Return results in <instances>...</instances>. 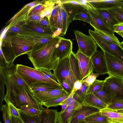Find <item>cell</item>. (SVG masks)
<instances>
[{
  "instance_id": "9a60e30c",
  "label": "cell",
  "mask_w": 123,
  "mask_h": 123,
  "mask_svg": "<svg viewBox=\"0 0 123 123\" xmlns=\"http://www.w3.org/2000/svg\"><path fill=\"white\" fill-rule=\"evenodd\" d=\"M21 26L27 31H33L53 36L54 32L50 29L43 26L40 23L26 18L21 23Z\"/></svg>"
},
{
  "instance_id": "9c48e42d",
  "label": "cell",
  "mask_w": 123,
  "mask_h": 123,
  "mask_svg": "<svg viewBox=\"0 0 123 123\" xmlns=\"http://www.w3.org/2000/svg\"><path fill=\"white\" fill-rule=\"evenodd\" d=\"M110 75L123 77V61L107 53L104 51Z\"/></svg>"
},
{
  "instance_id": "cb8c5ba5",
  "label": "cell",
  "mask_w": 123,
  "mask_h": 123,
  "mask_svg": "<svg viewBox=\"0 0 123 123\" xmlns=\"http://www.w3.org/2000/svg\"><path fill=\"white\" fill-rule=\"evenodd\" d=\"M82 105L93 107L100 110L106 108L107 106L92 93L86 94Z\"/></svg>"
},
{
  "instance_id": "ab89813d",
  "label": "cell",
  "mask_w": 123,
  "mask_h": 123,
  "mask_svg": "<svg viewBox=\"0 0 123 123\" xmlns=\"http://www.w3.org/2000/svg\"><path fill=\"white\" fill-rule=\"evenodd\" d=\"M19 112L21 118L25 123H41L40 116L36 117H31Z\"/></svg>"
},
{
  "instance_id": "5b68a950",
  "label": "cell",
  "mask_w": 123,
  "mask_h": 123,
  "mask_svg": "<svg viewBox=\"0 0 123 123\" xmlns=\"http://www.w3.org/2000/svg\"><path fill=\"white\" fill-rule=\"evenodd\" d=\"M104 84L112 99H123V77L109 75L105 79Z\"/></svg>"
},
{
  "instance_id": "603a6c76",
  "label": "cell",
  "mask_w": 123,
  "mask_h": 123,
  "mask_svg": "<svg viewBox=\"0 0 123 123\" xmlns=\"http://www.w3.org/2000/svg\"><path fill=\"white\" fill-rule=\"evenodd\" d=\"M100 114L107 117V121L109 123H123V114L116 110L107 108L100 110Z\"/></svg>"
},
{
  "instance_id": "6da1fadb",
  "label": "cell",
  "mask_w": 123,
  "mask_h": 123,
  "mask_svg": "<svg viewBox=\"0 0 123 123\" xmlns=\"http://www.w3.org/2000/svg\"><path fill=\"white\" fill-rule=\"evenodd\" d=\"M62 37L47 43L34 45L31 51L27 54L34 68L54 70L59 60L56 56V49Z\"/></svg>"
},
{
  "instance_id": "74e56055",
  "label": "cell",
  "mask_w": 123,
  "mask_h": 123,
  "mask_svg": "<svg viewBox=\"0 0 123 123\" xmlns=\"http://www.w3.org/2000/svg\"><path fill=\"white\" fill-rule=\"evenodd\" d=\"M82 20L90 24L91 23V19L88 9L85 8L81 12L75 16L74 20Z\"/></svg>"
},
{
  "instance_id": "ffe728a7",
  "label": "cell",
  "mask_w": 123,
  "mask_h": 123,
  "mask_svg": "<svg viewBox=\"0 0 123 123\" xmlns=\"http://www.w3.org/2000/svg\"><path fill=\"white\" fill-rule=\"evenodd\" d=\"M123 0H87L90 5L95 9H107L121 6Z\"/></svg>"
},
{
  "instance_id": "f1b7e54d",
  "label": "cell",
  "mask_w": 123,
  "mask_h": 123,
  "mask_svg": "<svg viewBox=\"0 0 123 123\" xmlns=\"http://www.w3.org/2000/svg\"><path fill=\"white\" fill-rule=\"evenodd\" d=\"M58 0H46L40 1L38 4L33 7L29 12L27 17L34 14L41 12L45 8L54 3H57Z\"/></svg>"
},
{
  "instance_id": "b9f144b4",
  "label": "cell",
  "mask_w": 123,
  "mask_h": 123,
  "mask_svg": "<svg viewBox=\"0 0 123 123\" xmlns=\"http://www.w3.org/2000/svg\"><path fill=\"white\" fill-rule=\"evenodd\" d=\"M7 104L9 114L12 116L19 118H21L18 109L11 103L9 102L6 103Z\"/></svg>"
},
{
  "instance_id": "003e7915",
  "label": "cell",
  "mask_w": 123,
  "mask_h": 123,
  "mask_svg": "<svg viewBox=\"0 0 123 123\" xmlns=\"http://www.w3.org/2000/svg\"><path fill=\"white\" fill-rule=\"evenodd\" d=\"M0 123H2L1 122H0Z\"/></svg>"
},
{
  "instance_id": "7a4b0ae2",
  "label": "cell",
  "mask_w": 123,
  "mask_h": 123,
  "mask_svg": "<svg viewBox=\"0 0 123 123\" xmlns=\"http://www.w3.org/2000/svg\"><path fill=\"white\" fill-rule=\"evenodd\" d=\"M16 72L29 87L32 84L38 82H44L57 86L60 85L39 70L22 64L16 65Z\"/></svg>"
},
{
  "instance_id": "e0dca14e",
  "label": "cell",
  "mask_w": 123,
  "mask_h": 123,
  "mask_svg": "<svg viewBox=\"0 0 123 123\" xmlns=\"http://www.w3.org/2000/svg\"><path fill=\"white\" fill-rule=\"evenodd\" d=\"M88 9L91 19L90 24L95 29L110 35H114V32L106 25L100 16L94 11Z\"/></svg>"
},
{
  "instance_id": "52a82bcc",
  "label": "cell",
  "mask_w": 123,
  "mask_h": 123,
  "mask_svg": "<svg viewBox=\"0 0 123 123\" xmlns=\"http://www.w3.org/2000/svg\"><path fill=\"white\" fill-rule=\"evenodd\" d=\"M10 35L11 44L16 58L21 55L27 54L31 51L35 45L30 40L13 33Z\"/></svg>"
},
{
  "instance_id": "1f68e13d",
  "label": "cell",
  "mask_w": 123,
  "mask_h": 123,
  "mask_svg": "<svg viewBox=\"0 0 123 123\" xmlns=\"http://www.w3.org/2000/svg\"><path fill=\"white\" fill-rule=\"evenodd\" d=\"M18 111L25 114L31 117H37L42 113L43 110L35 109L28 105H25L20 107Z\"/></svg>"
},
{
  "instance_id": "4dcf8cb0",
  "label": "cell",
  "mask_w": 123,
  "mask_h": 123,
  "mask_svg": "<svg viewBox=\"0 0 123 123\" xmlns=\"http://www.w3.org/2000/svg\"><path fill=\"white\" fill-rule=\"evenodd\" d=\"M61 0L56 4L53 7L49 21L52 29L54 32L57 29V19L60 4Z\"/></svg>"
},
{
  "instance_id": "c3c4849f",
  "label": "cell",
  "mask_w": 123,
  "mask_h": 123,
  "mask_svg": "<svg viewBox=\"0 0 123 123\" xmlns=\"http://www.w3.org/2000/svg\"><path fill=\"white\" fill-rule=\"evenodd\" d=\"M26 18L34 21L40 23L42 19L41 15V12L30 16Z\"/></svg>"
},
{
  "instance_id": "60d3db41",
  "label": "cell",
  "mask_w": 123,
  "mask_h": 123,
  "mask_svg": "<svg viewBox=\"0 0 123 123\" xmlns=\"http://www.w3.org/2000/svg\"><path fill=\"white\" fill-rule=\"evenodd\" d=\"M99 74L97 73H92L82 81V83L87 86L92 85L95 81Z\"/></svg>"
},
{
  "instance_id": "2e32d148",
  "label": "cell",
  "mask_w": 123,
  "mask_h": 123,
  "mask_svg": "<svg viewBox=\"0 0 123 123\" xmlns=\"http://www.w3.org/2000/svg\"><path fill=\"white\" fill-rule=\"evenodd\" d=\"M61 1L68 13L70 23L74 20L75 16L85 8L76 0H61Z\"/></svg>"
},
{
  "instance_id": "d6a6232c",
  "label": "cell",
  "mask_w": 123,
  "mask_h": 123,
  "mask_svg": "<svg viewBox=\"0 0 123 123\" xmlns=\"http://www.w3.org/2000/svg\"><path fill=\"white\" fill-rule=\"evenodd\" d=\"M63 21L62 28L60 36H64L66 32L68 26L70 23L68 15L62 4H60Z\"/></svg>"
},
{
  "instance_id": "bcb514c9",
  "label": "cell",
  "mask_w": 123,
  "mask_h": 123,
  "mask_svg": "<svg viewBox=\"0 0 123 123\" xmlns=\"http://www.w3.org/2000/svg\"><path fill=\"white\" fill-rule=\"evenodd\" d=\"M56 4H53L41 12V15L42 18L45 17H46L49 20L53 8Z\"/></svg>"
},
{
  "instance_id": "ac0fdd59",
  "label": "cell",
  "mask_w": 123,
  "mask_h": 123,
  "mask_svg": "<svg viewBox=\"0 0 123 123\" xmlns=\"http://www.w3.org/2000/svg\"><path fill=\"white\" fill-rule=\"evenodd\" d=\"M81 105L74 99L71 104L63 111L58 112L57 123H70L74 111Z\"/></svg>"
},
{
  "instance_id": "db71d44e",
  "label": "cell",
  "mask_w": 123,
  "mask_h": 123,
  "mask_svg": "<svg viewBox=\"0 0 123 123\" xmlns=\"http://www.w3.org/2000/svg\"><path fill=\"white\" fill-rule=\"evenodd\" d=\"M114 28V32L117 33L118 32L123 31V23H119L115 25Z\"/></svg>"
},
{
  "instance_id": "3957f363",
  "label": "cell",
  "mask_w": 123,
  "mask_h": 123,
  "mask_svg": "<svg viewBox=\"0 0 123 123\" xmlns=\"http://www.w3.org/2000/svg\"><path fill=\"white\" fill-rule=\"evenodd\" d=\"M53 73L58 83L65 81L67 83L72 90L74 83L78 80L71 69L69 55L59 61Z\"/></svg>"
},
{
  "instance_id": "be15d7a7",
  "label": "cell",
  "mask_w": 123,
  "mask_h": 123,
  "mask_svg": "<svg viewBox=\"0 0 123 123\" xmlns=\"http://www.w3.org/2000/svg\"><path fill=\"white\" fill-rule=\"evenodd\" d=\"M120 46L123 49V41L120 42Z\"/></svg>"
},
{
  "instance_id": "6f0895ef",
  "label": "cell",
  "mask_w": 123,
  "mask_h": 123,
  "mask_svg": "<svg viewBox=\"0 0 123 123\" xmlns=\"http://www.w3.org/2000/svg\"><path fill=\"white\" fill-rule=\"evenodd\" d=\"M74 99L76 102L81 105H82L83 101L75 93H74L73 96Z\"/></svg>"
},
{
  "instance_id": "ba28073f",
  "label": "cell",
  "mask_w": 123,
  "mask_h": 123,
  "mask_svg": "<svg viewBox=\"0 0 123 123\" xmlns=\"http://www.w3.org/2000/svg\"><path fill=\"white\" fill-rule=\"evenodd\" d=\"M91 36L97 46L103 51L106 52L123 61V49L120 45L103 40L93 36Z\"/></svg>"
},
{
  "instance_id": "5bb4252c",
  "label": "cell",
  "mask_w": 123,
  "mask_h": 123,
  "mask_svg": "<svg viewBox=\"0 0 123 123\" xmlns=\"http://www.w3.org/2000/svg\"><path fill=\"white\" fill-rule=\"evenodd\" d=\"M99 111V109L93 107L82 105L75 111L70 123H77L83 120L87 117Z\"/></svg>"
},
{
  "instance_id": "7c38bea8",
  "label": "cell",
  "mask_w": 123,
  "mask_h": 123,
  "mask_svg": "<svg viewBox=\"0 0 123 123\" xmlns=\"http://www.w3.org/2000/svg\"><path fill=\"white\" fill-rule=\"evenodd\" d=\"M93 71L99 75L108 74V70L104 51H97L91 57Z\"/></svg>"
},
{
  "instance_id": "44dd1931",
  "label": "cell",
  "mask_w": 123,
  "mask_h": 123,
  "mask_svg": "<svg viewBox=\"0 0 123 123\" xmlns=\"http://www.w3.org/2000/svg\"><path fill=\"white\" fill-rule=\"evenodd\" d=\"M101 17L106 26L114 32V26L119 23L107 9L93 10Z\"/></svg>"
},
{
  "instance_id": "f5cc1de1",
  "label": "cell",
  "mask_w": 123,
  "mask_h": 123,
  "mask_svg": "<svg viewBox=\"0 0 123 123\" xmlns=\"http://www.w3.org/2000/svg\"><path fill=\"white\" fill-rule=\"evenodd\" d=\"M41 71L44 73L46 76L55 81H56L53 74L50 70H47L44 69L39 70Z\"/></svg>"
},
{
  "instance_id": "d6986e66",
  "label": "cell",
  "mask_w": 123,
  "mask_h": 123,
  "mask_svg": "<svg viewBox=\"0 0 123 123\" xmlns=\"http://www.w3.org/2000/svg\"><path fill=\"white\" fill-rule=\"evenodd\" d=\"M73 43L70 39L62 38L56 49V56L60 60L69 55L72 51Z\"/></svg>"
},
{
  "instance_id": "83f0119b",
  "label": "cell",
  "mask_w": 123,
  "mask_h": 123,
  "mask_svg": "<svg viewBox=\"0 0 123 123\" xmlns=\"http://www.w3.org/2000/svg\"><path fill=\"white\" fill-rule=\"evenodd\" d=\"M69 57L71 67L74 75L78 80L82 81L83 80L76 54L72 51L69 55Z\"/></svg>"
},
{
  "instance_id": "8fae6325",
  "label": "cell",
  "mask_w": 123,
  "mask_h": 123,
  "mask_svg": "<svg viewBox=\"0 0 123 123\" xmlns=\"http://www.w3.org/2000/svg\"><path fill=\"white\" fill-rule=\"evenodd\" d=\"M33 93L40 104L51 99L61 97L69 94L63 89H55L44 91L33 92Z\"/></svg>"
},
{
  "instance_id": "d4e9b609",
  "label": "cell",
  "mask_w": 123,
  "mask_h": 123,
  "mask_svg": "<svg viewBox=\"0 0 123 123\" xmlns=\"http://www.w3.org/2000/svg\"><path fill=\"white\" fill-rule=\"evenodd\" d=\"M58 112L56 109L45 108L40 115L41 123H57Z\"/></svg>"
},
{
  "instance_id": "03108f58",
  "label": "cell",
  "mask_w": 123,
  "mask_h": 123,
  "mask_svg": "<svg viewBox=\"0 0 123 123\" xmlns=\"http://www.w3.org/2000/svg\"><path fill=\"white\" fill-rule=\"evenodd\" d=\"M121 111H123V110H121Z\"/></svg>"
},
{
  "instance_id": "11a10c76",
  "label": "cell",
  "mask_w": 123,
  "mask_h": 123,
  "mask_svg": "<svg viewBox=\"0 0 123 123\" xmlns=\"http://www.w3.org/2000/svg\"><path fill=\"white\" fill-rule=\"evenodd\" d=\"M74 100L73 96L71 92L69 94L68 97L60 104L67 103L68 105L71 104Z\"/></svg>"
},
{
  "instance_id": "6125c7cd",
  "label": "cell",
  "mask_w": 123,
  "mask_h": 123,
  "mask_svg": "<svg viewBox=\"0 0 123 123\" xmlns=\"http://www.w3.org/2000/svg\"><path fill=\"white\" fill-rule=\"evenodd\" d=\"M117 33L120 35L123 38V31L118 32Z\"/></svg>"
},
{
  "instance_id": "4316f807",
  "label": "cell",
  "mask_w": 123,
  "mask_h": 123,
  "mask_svg": "<svg viewBox=\"0 0 123 123\" xmlns=\"http://www.w3.org/2000/svg\"><path fill=\"white\" fill-rule=\"evenodd\" d=\"M33 92L44 91L55 89H63L61 85L57 86L44 82H38L32 84L29 86Z\"/></svg>"
},
{
  "instance_id": "ee69618b",
  "label": "cell",
  "mask_w": 123,
  "mask_h": 123,
  "mask_svg": "<svg viewBox=\"0 0 123 123\" xmlns=\"http://www.w3.org/2000/svg\"><path fill=\"white\" fill-rule=\"evenodd\" d=\"M0 110L3 113L2 118L4 123H10L9 116V111L7 104L2 105Z\"/></svg>"
},
{
  "instance_id": "836d02e7",
  "label": "cell",
  "mask_w": 123,
  "mask_h": 123,
  "mask_svg": "<svg viewBox=\"0 0 123 123\" xmlns=\"http://www.w3.org/2000/svg\"><path fill=\"white\" fill-rule=\"evenodd\" d=\"M107 118V117L101 115L99 111L87 117L84 120L87 122L108 123Z\"/></svg>"
},
{
  "instance_id": "816d5d0a",
  "label": "cell",
  "mask_w": 123,
  "mask_h": 123,
  "mask_svg": "<svg viewBox=\"0 0 123 123\" xmlns=\"http://www.w3.org/2000/svg\"><path fill=\"white\" fill-rule=\"evenodd\" d=\"M9 116L10 123H25L22 118H19L14 117L10 115L9 113Z\"/></svg>"
},
{
  "instance_id": "e7e4bbea",
  "label": "cell",
  "mask_w": 123,
  "mask_h": 123,
  "mask_svg": "<svg viewBox=\"0 0 123 123\" xmlns=\"http://www.w3.org/2000/svg\"><path fill=\"white\" fill-rule=\"evenodd\" d=\"M121 4V6L123 7V1L122 2Z\"/></svg>"
},
{
  "instance_id": "f35d334b",
  "label": "cell",
  "mask_w": 123,
  "mask_h": 123,
  "mask_svg": "<svg viewBox=\"0 0 123 123\" xmlns=\"http://www.w3.org/2000/svg\"><path fill=\"white\" fill-rule=\"evenodd\" d=\"M106 108L115 110H123V99H112L111 102L107 105Z\"/></svg>"
},
{
  "instance_id": "e575fe53",
  "label": "cell",
  "mask_w": 123,
  "mask_h": 123,
  "mask_svg": "<svg viewBox=\"0 0 123 123\" xmlns=\"http://www.w3.org/2000/svg\"><path fill=\"white\" fill-rule=\"evenodd\" d=\"M69 94L64 96L50 100L47 101L42 102L41 104L47 108L52 106H56L58 105L68 97Z\"/></svg>"
},
{
  "instance_id": "7dc6e473",
  "label": "cell",
  "mask_w": 123,
  "mask_h": 123,
  "mask_svg": "<svg viewBox=\"0 0 123 123\" xmlns=\"http://www.w3.org/2000/svg\"><path fill=\"white\" fill-rule=\"evenodd\" d=\"M82 81L77 80L74 83L73 88L72 92L73 96L77 91L80 90L81 89L83 84Z\"/></svg>"
},
{
  "instance_id": "f907efd6",
  "label": "cell",
  "mask_w": 123,
  "mask_h": 123,
  "mask_svg": "<svg viewBox=\"0 0 123 123\" xmlns=\"http://www.w3.org/2000/svg\"><path fill=\"white\" fill-rule=\"evenodd\" d=\"M62 88L68 94H70L72 92L71 89L68 84L65 81H62L59 84Z\"/></svg>"
},
{
  "instance_id": "680465c9",
  "label": "cell",
  "mask_w": 123,
  "mask_h": 123,
  "mask_svg": "<svg viewBox=\"0 0 123 123\" xmlns=\"http://www.w3.org/2000/svg\"><path fill=\"white\" fill-rule=\"evenodd\" d=\"M59 105L62 106V110L61 111V112L63 111L67 107L68 105L67 103L60 104Z\"/></svg>"
},
{
  "instance_id": "f6af8a7d",
  "label": "cell",
  "mask_w": 123,
  "mask_h": 123,
  "mask_svg": "<svg viewBox=\"0 0 123 123\" xmlns=\"http://www.w3.org/2000/svg\"><path fill=\"white\" fill-rule=\"evenodd\" d=\"M22 22L8 28L6 32L17 33L24 31L26 30L22 28L21 25Z\"/></svg>"
},
{
  "instance_id": "9f6ffc18",
  "label": "cell",
  "mask_w": 123,
  "mask_h": 123,
  "mask_svg": "<svg viewBox=\"0 0 123 123\" xmlns=\"http://www.w3.org/2000/svg\"><path fill=\"white\" fill-rule=\"evenodd\" d=\"M83 101L86 94L83 93L80 90L77 91L75 93Z\"/></svg>"
},
{
  "instance_id": "7402d4cb",
  "label": "cell",
  "mask_w": 123,
  "mask_h": 123,
  "mask_svg": "<svg viewBox=\"0 0 123 123\" xmlns=\"http://www.w3.org/2000/svg\"><path fill=\"white\" fill-rule=\"evenodd\" d=\"M40 1L36 0L25 6L13 17L14 19L9 24V26H12L24 21L27 18L29 11L35 6L39 3Z\"/></svg>"
},
{
  "instance_id": "681fc988",
  "label": "cell",
  "mask_w": 123,
  "mask_h": 123,
  "mask_svg": "<svg viewBox=\"0 0 123 123\" xmlns=\"http://www.w3.org/2000/svg\"><path fill=\"white\" fill-rule=\"evenodd\" d=\"M40 23L45 27L52 30L50 26L49 19L46 17H45L42 18L41 20Z\"/></svg>"
},
{
  "instance_id": "7bdbcfd3",
  "label": "cell",
  "mask_w": 123,
  "mask_h": 123,
  "mask_svg": "<svg viewBox=\"0 0 123 123\" xmlns=\"http://www.w3.org/2000/svg\"><path fill=\"white\" fill-rule=\"evenodd\" d=\"M5 85L4 78L0 73V107L5 95L4 93V86Z\"/></svg>"
},
{
  "instance_id": "94428289",
  "label": "cell",
  "mask_w": 123,
  "mask_h": 123,
  "mask_svg": "<svg viewBox=\"0 0 123 123\" xmlns=\"http://www.w3.org/2000/svg\"><path fill=\"white\" fill-rule=\"evenodd\" d=\"M77 123H100V122H87L84 120L79 122Z\"/></svg>"
},
{
  "instance_id": "f546056e",
  "label": "cell",
  "mask_w": 123,
  "mask_h": 123,
  "mask_svg": "<svg viewBox=\"0 0 123 123\" xmlns=\"http://www.w3.org/2000/svg\"><path fill=\"white\" fill-rule=\"evenodd\" d=\"M93 94L107 105L111 101L112 99L111 95L106 90L104 84Z\"/></svg>"
},
{
  "instance_id": "277c9868",
  "label": "cell",
  "mask_w": 123,
  "mask_h": 123,
  "mask_svg": "<svg viewBox=\"0 0 123 123\" xmlns=\"http://www.w3.org/2000/svg\"><path fill=\"white\" fill-rule=\"evenodd\" d=\"M74 31L79 47V50L87 56L91 58L97 51V46L90 35H86L77 30Z\"/></svg>"
},
{
  "instance_id": "4fadbf2b",
  "label": "cell",
  "mask_w": 123,
  "mask_h": 123,
  "mask_svg": "<svg viewBox=\"0 0 123 123\" xmlns=\"http://www.w3.org/2000/svg\"><path fill=\"white\" fill-rule=\"evenodd\" d=\"M83 80L93 72V67L91 57L84 55L78 49L76 54Z\"/></svg>"
},
{
  "instance_id": "8d00e7d4",
  "label": "cell",
  "mask_w": 123,
  "mask_h": 123,
  "mask_svg": "<svg viewBox=\"0 0 123 123\" xmlns=\"http://www.w3.org/2000/svg\"><path fill=\"white\" fill-rule=\"evenodd\" d=\"M119 23H123V7L121 6L107 9Z\"/></svg>"
},
{
  "instance_id": "30bf717a",
  "label": "cell",
  "mask_w": 123,
  "mask_h": 123,
  "mask_svg": "<svg viewBox=\"0 0 123 123\" xmlns=\"http://www.w3.org/2000/svg\"><path fill=\"white\" fill-rule=\"evenodd\" d=\"M12 33L30 40L33 42L35 45L45 43L60 37L59 36L54 37L52 35L30 31H25L23 32L17 33Z\"/></svg>"
},
{
  "instance_id": "8992f818",
  "label": "cell",
  "mask_w": 123,
  "mask_h": 123,
  "mask_svg": "<svg viewBox=\"0 0 123 123\" xmlns=\"http://www.w3.org/2000/svg\"><path fill=\"white\" fill-rule=\"evenodd\" d=\"M7 34L4 39H0V66L2 67L13 62L16 58L11 44L10 35Z\"/></svg>"
},
{
  "instance_id": "484cf974",
  "label": "cell",
  "mask_w": 123,
  "mask_h": 123,
  "mask_svg": "<svg viewBox=\"0 0 123 123\" xmlns=\"http://www.w3.org/2000/svg\"><path fill=\"white\" fill-rule=\"evenodd\" d=\"M88 32L91 36H93L103 40L120 45V42L115 35H109L95 29H94V31L89 29Z\"/></svg>"
},
{
  "instance_id": "d590c367",
  "label": "cell",
  "mask_w": 123,
  "mask_h": 123,
  "mask_svg": "<svg viewBox=\"0 0 123 123\" xmlns=\"http://www.w3.org/2000/svg\"><path fill=\"white\" fill-rule=\"evenodd\" d=\"M104 80L96 79L92 85L88 86L85 94L93 93L101 87L104 85Z\"/></svg>"
},
{
  "instance_id": "91938a15",
  "label": "cell",
  "mask_w": 123,
  "mask_h": 123,
  "mask_svg": "<svg viewBox=\"0 0 123 123\" xmlns=\"http://www.w3.org/2000/svg\"><path fill=\"white\" fill-rule=\"evenodd\" d=\"M87 87L88 86H87L85 85L83 83L82 87L80 90L81 92L83 93L86 94V92Z\"/></svg>"
}]
</instances>
